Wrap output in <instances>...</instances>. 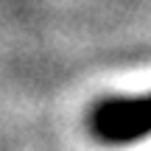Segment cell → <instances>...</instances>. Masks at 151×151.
Masks as SVG:
<instances>
[{"label":"cell","mask_w":151,"mask_h":151,"mask_svg":"<svg viewBox=\"0 0 151 151\" xmlns=\"http://www.w3.org/2000/svg\"><path fill=\"white\" fill-rule=\"evenodd\" d=\"M87 129L104 146H129L151 137V92L104 98L92 106Z\"/></svg>","instance_id":"obj_1"}]
</instances>
